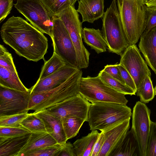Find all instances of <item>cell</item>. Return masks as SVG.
I'll use <instances>...</instances> for the list:
<instances>
[{
  "instance_id": "obj_1",
  "label": "cell",
  "mask_w": 156,
  "mask_h": 156,
  "mask_svg": "<svg viewBox=\"0 0 156 156\" xmlns=\"http://www.w3.org/2000/svg\"><path fill=\"white\" fill-rule=\"evenodd\" d=\"M0 34L5 44L18 55L37 62L44 59L48 40L44 33L23 18L12 16L2 26Z\"/></svg>"
},
{
  "instance_id": "obj_2",
  "label": "cell",
  "mask_w": 156,
  "mask_h": 156,
  "mask_svg": "<svg viewBox=\"0 0 156 156\" xmlns=\"http://www.w3.org/2000/svg\"><path fill=\"white\" fill-rule=\"evenodd\" d=\"M83 72L79 69L58 87L37 93H31L28 108L33 113L46 110L57 105L79 93L80 81Z\"/></svg>"
},
{
  "instance_id": "obj_3",
  "label": "cell",
  "mask_w": 156,
  "mask_h": 156,
  "mask_svg": "<svg viewBox=\"0 0 156 156\" xmlns=\"http://www.w3.org/2000/svg\"><path fill=\"white\" fill-rule=\"evenodd\" d=\"M121 24L130 45L137 42L145 30L147 5L143 0H116Z\"/></svg>"
},
{
  "instance_id": "obj_4",
  "label": "cell",
  "mask_w": 156,
  "mask_h": 156,
  "mask_svg": "<svg viewBox=\"0 0 156 156\" xmlns=\"http://www.w3.org/2000/svg\"><path fill=\"white\" fill-rule=\"evenodd\" d=\"M131 109L126 105L112 102L90 104L87 121L90 130L103 131L130 119Z\"/></svg>"
},
{
  "instance_id": "obj_5",
  "label": "cell",
  "mask_w": 156,
  "mask_h": 156,
  "mask_svg": "<svg viewBox=\"0 0 156 156\" xmlns=\"http://www.w3.org/2000/svg\"><path fill=\"white\" fill-rule=\"evenodd\" d=\"M101 32L108 51L121 56L130 45L120 18L116 0H112L103 17Z\"/></svg>"
},
{
  "instance_id": "obj_6",
  "label": "cell",
  "mask_w": 156,
  "mask_h": 156,
  "mask_svg": "<svg viewBox=\"0 0 156 156\" xmlns=\"http://www.w3.org/2000/svg\"><path fill=\"white\" fill-rule=\"evenodd\" d=\"M79 93L91 103L112 102L126 105L128 102L125 94L108 86L98 76L82 77Z\"/></svg>"
},
{
  "instance_id": "obj_7",
  "label": "cell",
  "mask_w": 156,
  "mask_h": 156,
  "mask_svg": "<svg viewBox=\"0 0 156 156\" xmlns=\"http://www.w3.org/2000/svg\"><path fill=\"white\" fill-rule=\"evenodd\" d=\"M57 16L62 20L69 34L76 51L78 68H87L90 53L83 44L82 23L74 5H70Z\"/></svg>"
},
{
  "instance_id": "obj_8",
  "label": "cell",
  "mask_w": 156,
  "mask_h": 156,
  "mask_svg": "<svg viewBox=\"0 0 156 156\" xmlns=\"http://www.w3.org/2000/svg\"><path fill=\"white\" fill-rule=\"evenodd\" d=\"M14 5L31 24L52 38L51 17L41 0H17Z\"/></svg>"
},
{
  "instance_id": "obj_9",
  "label": "cell",
  "mask_w": 156,
  "mask_h": 156,
  "mask_svg": "<svg viewBox=\"0 0 156 156\" xmlns=\"http://www.w3.org/2000/svg\"><path fill=\"white\" fill-rule=\"evenodd\" d=\"M51 19L53 52L66 64L78 68L75 49L67 29L58 17H52Z\"/></svg>"
},
{
  "instance_id": "obj_10",
  "label": "cell",
  "mask_w": 156,
  "mask_h": 156,
  "mask_svg": "<svg viewBox=\"0 0 156 156\" xmlns=\"http://www.w3.org/2000/svg\"><path fill=\"white\" fill-rule=\"evenodd\" d=\"M30 94L0 85V116L28 112Z\"/></svg>"
},
{
  "instance_id": "obj_11",
  "label": "cell",
  "mask_w": 156,
  "mask_h": 156,
  "mask_svg": "<svg viewBox=\"0 0 156 156\" xmlns=\"http://www.w3.org/2000/svg\"><path fill=\"white\" fill-rule=\"evenodd\" d=\"M151 112L145 104L140 101L136 102L132 116V128L138 143L141 156H145L147 141L151 121Z\"/></svg>"
},
{
  "instance_id": "obj_12",
  "label": "cell",
  "mask_w": 156,
  "mask_h": 156,
  "mask_svg": "<svg viewBox=\"0 0 156 156\" xmlns=\"http://www.w3.org/2000/svg\"><path fill=\"white\" fill-rule=\"evenodd\" d=\"M119 64L129 72L133 79L136 88L147 76H151V71L135 44L130 45L120 56Z\"/></svg>"
},
{
  "instance_id": "obj_13",
  "label": "cell",
  "mask_w": 156,
  "mask_h": 156,
  "mask_svg": "<svg viewBox=\"0 0 156 156\" xmlns=\"http://www.w3.org/2000/svg\"><path fill=\"white\" fill-rule=\"evenodd\" d=\"M90 104L78 94L57 105L44 111H46L61 119L68 116H72L87 122L88 112Z\"/></svg>"
},
{
  "instance_id": "obj_14",
  "label": "cell",
  "mask_w": 156,
  "mask_h": 156,
  "mask_svg": "<svg viewBox=\"0 0 156 156\" xmlns=\"http://www.w3.org/2000/svg\"><path fill=\"white\" fill-rule=\"evenodd\" d=\"M79 69L66 64L46 77L38 80L35 84L30 88L31 93L41 92L58 87Z\"/></svg>"
},
{
  "instance_id": "obj_15",
  "label": "cell",
  "mask_w": 156,
  "mask_h": 156,
  "mask_svg": "<svg viewBox=\"0 0 156 156\" xmlns=\"http://www.w3.org/2000/svg\"><path fill=\"white\" fill-rule=\"evenodd\" d=\"M128 119L103 132L104 136L103 145L98 156H108L111 151L122 140L129 128Z\"/></svg>"
},
{
  "instance_id": "obj_16",
  "label": "cell",
  "mask_w": 156,
  "mask_h": 156,
  "mask_svg": "<svg viewBox=\"0 0 156 156\" xmlns=\"http://www.w3.org/2000/svg\"><path fill=\"white\" fill-rule=\"evenodd\" d=\"M139 47L147 64L156 75V27L142 34Z\"/></svg>"
},
{
  "instance_id": "obj_17",
  "label": "cell",
  "mask_w": 156,
  "mask_h": 156,
  "mask_svg": "<svg viewBox=\"0 0 156 156\" xmlns=\"http://www.w3.org/2000/svg\"><path fill=\"white\" fill-rule=\"evenodd\" d=\"M104 0H79L76 10L81 15L82 23H93L103 17L104 12Z\"/></svg>"
},
{
  "instance_id": "obj_18",
  "label": "cell",
  "mask_w": 156,
  "mask_h": 156,
  "mask_svg": "<svg viewBox=\"0 0 156 156\" xmlns=\"http://www.w3.org/2000/svg\"><path fill=\"white\" fill-rule=\"evenodd\" d=\"M108 156H141L138 141L132 128Z\"/></svg>"
},
{
  "instance_id": "obj_19",
  "label": "cell",
  "mask_w": 156,
  "mask_h": 156,
  "mask_svg": "<svg viewBox=\"0 0 156 156\" xmlns=\"http://www.w3.org/2000/svg\"><path fill=\"white\" fill-rule=\"evenodd\" d=\"M35 114L43 120L49 133L58 143L64 144L66 143V138L64 129L62 119L46 111L37 112Z\"/></svg>"
},
{
  "instance_id": "obj_20",
  "label": "cell",
  "mask_w": 156,
  "mask_h": 156,
  "mask_svg": "<svg viewBox=\"0 0 156 156\" xmlns=\"http://www.w3.org/2000/svg\"><path fill=\"white\" fill-rule=\"evenodd\" d=\"M58 143L56 140L47 132L31 133L27 143L17 156H24L30 152Z\"/></svg>"
},
{
  "instance_id": "obj_21",
  "label": "cell",
  "mask_w": 156,
  "mask_h": 156,
  "mask_svg": "<svg viewBox=\"0 0 156 156\" xmlns=\"http://www.w3.org/2000/svg\"><path fill=\"white\" fill-rule=\"evenodd\" d=\"M30 134L12 137H0V156H17Z\"/></svg>"
},
{
  "instance_id": "obj_22",
  "label": "cell",
  "mask_w": 156,
  "mask_h": 156,
  "mask_svg": "<svg viewBox=\"0 0 156 156\" xmlns=\"http://www.w3.org/2000/svg\"><path fill=\"white\" fill-rule=\"evenodd\" d=\"M82 37L84 42L97 53L106 51L107 45L99 29L85 27L82 30Z\"/></svg>"
},
{
  "instance_id": "obj_23",
  "label": "cell",
  "mask_w": 156,
  "mask_h": 156,
  "mask_svg": "<svg viewBox=\"0 0 156 156\" xmlns=\"http://www.w3.org/2000/svg\"><path fill=\"white\" fill-rule=\"evenodd\" d=\"M100 133L97 130L77 140L73 144L76 156H91L95 144Z\"/></svg>"
},
{
  "instance_id": "obj_24",
  "label": "cell",
  "mask_w": 156,
  "mask_h": 156,
  "mask_svg": "<svg viewBox=\"0 0 156 156\" xmlns=\"http://www.w3.org/2000/svg\"><path fill=\"white\" fill-rule=\"evenodd\" d=\"M0 85L20 91H30L23 84L18 73L9 71L0 66Z\"/></svg>"
},
{
  "instance_id": "obj_25",
  "label": "cell",
  "mask_w": 156,
  "mask_h": 156,
  "mask_svg": "<svg viewBox=\"0 0 156 156\" xmlns=\"http://www.w3.org/2000/svg\"><path fill=\"white\" fill-rule=\"evenodd\" d=\"M136 93L140 97V101L144 104L153 99L155 94L151 76L147 75L141 81L136 88Z\"/></svg>"
},
{
  "instance_id": "obj_26",
  "label": "cell",
  "mask_w": 156,
  "mask_h": 156,
  "mask_svg": "<svg viewBox=\"0 0 156 156\" xmlns=\"http://www.w3.org/2000/svg\"><path fill=\"white\" fill-rule=\"evenodd\" d=\"M62 125L67 140L75 137L85 121L81 118L68 116L62 119Z\"/></svg>"
},
{
  "instance_id": "obj_27",
  "label": "cell",
  "mask_w": 156,
  "mask_h": 156,
  "mask_svg": "<svg viewBox=\"0 0 156 156\" xmlns=\"http://www.w3.org/2000/svg\"><path fill=\"white\" fill-rule=\"evenodd\" d=\"M98 76L103 82L118 92L125 95H135L136 92L132 89L125 84L112 77L103 69L100 72Z\"/></svg>"
},
{
  "instance_id": "obj_28",
  "label": "cell",
  "mask_w": 156,
  "mask_h": 156,
  "mask_svg": "<svg viewBox=\"0 0 156 156\" xmlns=\"http://www.w3.org/2000/svg\"><path fill=\"white\" fill-rule=\"evenodd\" d=\"M66 64L55 52L48 61L44 60L38 80H41L50 75L58 70Z\"/></svg>"
},
{
  "instance_id": "obj_29",
  "label": "cell",
  "mask_w": 156,
  "mask_h": 156,
  "mask_svg": "<svg viewBox=\"0 0 156 156\" xmlns=\"http://www.w3.org/2000/svg\"><path fill=\"white\" fill-rule=\"evenodd\" d=\"M20 125L31 133L47 132L45 123L42 119L37 114L28 113L21 122Z\"/></svg>"
},
{
  "instance_id": "obj_30",
  "label": "cell",
  "mask_w": 156,
  "mask_h": 156,
  "mask_svg": "<svg viewBox=\"0 0 156 156\" xmlns=\"http://www.w3.org/2000/svg\"><path fill=\"white\" fill-rule=\"evenodd\" d=\"M51 16H57L71 5L70 0H41Z\"/></svg>"
},
{
  "instance_id": "obj_31",
  "label": "cell",
  "mask_w": 156,
  "mask_h": 156,
  "mask_svg": "<svg viewBox=\"0 0 156 156\" xmlns=\"http://www.w3.org/2000/svg\"><path fill=\"white\" fill-rule=\"evenodd\" d=\"M28 112L16 114L0 116V127H19L28 115Z\"/></svg>"
},
{
  "instance_id": "obj_32",
  "label": "cell",
  "mask_w": 156,
  "mask_h": 156,
  "mask_svg": "<svg viewBox=\"0 0 156 156\" xmlns=\"http://www.w3.org/2000/svg\"><path fill=\"white\" fill-rule=\"evenodd\" d=\"M65 144L47 146L29 153L24 156H58Z\"/></svg>"
},
{
  "instance_id": "obj_33",
  "label": "cell",
  "mask_w": 156,
  "mask_h": 156,
  "mask_svg": "<svg viewBox=\"0 0 156 156\" xmlns=\"http://www.w3.org/2000/svg\"><path fill=\"white\" fill-rule=\"evenodd\" d=\"M0 66L7 70L18 73L12 54L2 45H0Z\"/></svg>"
},
{
  "instance_id": "obj_34",
  "label": "cell",
  "mask_w": 156,
  "mask_h": 156,
  "mask_svg": "<svg viewBox=\"0 0 156 156\" xmlns=\"http://www.w3.org/2000/svg\"><path fill=\"white\" fill-rule=\"evenodd\" d=\"M145 156H156V122H151L147 141Z\"/></svg>"
},
{
  "instance_id": "obj_35",
  "label": "cell",
  "mask_w": 156,
  "mask_h": 156,
  "mask_svg": "<svg viewBox=\"0 0 156 156\" xmlns=\"http://www.w3.org/2000/svg\"><path fill=\"white\" fill-rule=\"evenodd\" d=\"M31 133L29 130L21 126L19 127H0V137H12Z\"/></svg>"
},
{
  "instance_id": "obj_36",
  "label": "cell",
  "mask_w": 156,
  "mask_h": 156,
  "mask_svg": "<svg viewBox=\"0 0 156 156\" xmlns=\"http://www.w3.org/2000/svg\"><path fill=\"white\" fill-rule=\"evenodd\" d=\"M155 27L156 7L147 6L146 26L144 33H147Z\"/></svg>"
},
{
  "instance_id": "obj_37",
  "label": "cell",
  "mask_w": 156,
  "mask_h": 156,
  "mask_svg": "<svg viewBox=\"0 0 156 156\" xmlns=\"http://www.w3.org/2000/svg\"><path fill=\"white\" fill-rule=\"evenodd\" d=\"M13 0H0V22L10 13L13 5Z\"/></svg>"
},
{
  "instance_id": "obj_38",
  "label": "cell",
  "mask_w": 156,
  "mask_h": 156,
  "mask_svg": "<svg viewBox=\"0 0 156 156\" xmlns=\"http://www.w3.org/2000/svg\"><path fill=\"white\" fill-rule=\"evenodd\" d=\"M117 65L125 84L136 92V86L134 81L131 75L122 65L117 63Z\"/></svg>"
},
{
  "instance_id": "obj_39",
  "label": "cell",
  "mask_w": 156,
  "mask_h": 156,
  "mask_svg": "<svg viewBox=\"0 0 156 156\" xmlns=\"http://www.w3.org/2000/svg\"><path fill=\"white\" fill-rule=\"evenodd\" d=\"M103 70L112 77L125 84L122 77L117 64L114 65H107L104 67Z\"/></svg>"
},
{
  "instance_id": "obj_40",
  "label": "cell",
  "mask_w": 156,
  "mask_h": 156,
  "mask_svg": "<svg viewBox=\"0 0 156 156\" xmlns=\"http://www.w3.org/2000/svg\"><path fill=\"white\" fill-rule=\"evenodd\" d=\"M104 142V133L103 132H101L94 146L91 156H98L103 145Z\"/></svg>"
},
{
  "instance_id": "obj_41",
  "label": "cell",
  "mask_w": 156,
  "mask_h": 156,
  "mask_svg": "<svg viewBox=\"0 0 156 156\" xmlns=\"http://www.w3.org/2000/svg\"><path fill=\"white\" fill-rule=\"evenodd\" d=\"M58 156H76L73 144L66 143L62 148Z\"/></svg>"
},
{
  "instance_id": "obj_42",
  "label": "cell",
  "mask_w": 156,
  "mask_h": 156,
  "mask_svg": "<svg viewBox=\"0 0 156 156\" xmlns=\"http://www.w3.org/2000/svg\"><path fill=\"white\" fill-rule=\"evenodd\" d=\"M147 7H156V0H143Z\"/></svg>"
},
{
  "instance_id": "obj_43",
  "label": "cell",
  "mask_w": 156,
  "mask_h": 156,
  "mask_svg": "<svg viewBox=\"0 0 156 156\" xmlns=\"http://www.w3.org/2000/svg\"><path fill=\"white\" fill-rule=\"evenodd\" d=\"M78 0H70L71 5H74L75 4Z\"/></svg>"
},
{
  "instance_id": "obj_44",
  "label": "cell",
  "mask_w": 156,
  "mask_h": 156,
  "mask_svg": "<svg viewBox=\"0 0 156 156\" xmlns=\"http://www.w3.org/2000/svg\"><path fill=\"white\" fill-rule=\"evenodd\" d=\"M154 90L155 94L156 95V85L155 87L154 88Z\"/></svg>"
}]
</instances>
